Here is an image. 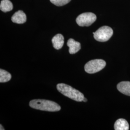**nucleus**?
I'll return each instance as SVG.
<instances>
[{
	"label": "nucleus",
	"instance_id": "nucleus-1",
	"mask_svg": "<svg viewBox=\"0 0 130 130\" xmlns=\"http://www.w3.org/2000/svg\"><path fill=\"white\" fill-rule=\"evenodd\" d=\"M29 106L33 108L42 111H58L61 107L55 102L44 99H34L30 101Z\"/></svg>",
	"mask_w": 130,
	"mask_h": 130
},
{
	"label": "nucleus",
	"instance_id": "nucleus-2",
	"mask_svg": "<svg viewBox=\"0 0 130 130\" xmlns=\"http://www.w3.org/2000/svg\"><path fill=\"white\" fill-rule=\"evenodd\" d=\"M57 90L62 94L77 102L84 100V94L79 91L65 84H58L56 86Z\"/></svg>",
	"mask_w": 130,
	"mask_h": 130
},
{
	"label": "nucleus",
	"instance_id": "nucleus-3",
	"mask_svg": "<svg viewBox=\"0 0 130 130\" xmlns=\"http://www.w3.org/2000/svg\"><path fill=\"white\" fill-rule=\"evenodd\" d=\"M106 63L102 59H94L89 61L84 66L85 71L89 74H93L103 70Z\"/></svg>",
	"mask_w": 130,
	"mask_h": 130
},
{
	"label": "nucleus",
	"instance_id": "nucleus-4",
	"mask_svg": "<svg viewBox=\"0 0 130 130\" xmlns=\"http://www.w3.org/2000/svg\"><path fill=\"white\" fill-rule=\"evenodd\" d=\"M113 33V29L108 26H103L95 32H93V37L98 42H107L111 37Z\"/></svg>",
	"mask_w": 130,
	"mask_h": 130
},
{
	"label": "nucleus",
	"instance_id": "nucleus-5",
	"mask_svg": "<svg viewBox=\"0 0 130 130\" xmlns=\"http://www.w3.org/2000/svg\"><path fill=\"white\" fill-rule=\"evenodd\" d=\"M96 19V16L91 12L84 13L79 14L76 19V22L80 27H88L93 23Z\"/></svg>",
	"mask_w": 130,
	"mask_h": 130
},
{
	"label": "nucleus",
	"instance_id": "nucleus-6",
	"mask_svg": "<svg viewBox=\"0 0 130 130\" xmlns=\"http://www.w3.org/2000/svg\"><path fill=\"white\" fill-rule=\"evenodd\" d=\"M11 20L14 23L23 24L26 22L27 17L26 14L21 10L16 12L12 17Z\"/></svg>",
	"mask_w": 130,
	"mask_h": 130
},
{
	"label": "nucleus",
	"instance_id": "nucleus-7",
	"mask_svg": "<svg viewBox=\"0 0 130 130\" xmlns=\"http://www.w3.org/2000/svg\"><path fill=\"white\" fill-rule=\"evenodd\" d=\"M67 45L69 47V53L70 54H75L81 48L80 43L79 42L75 41L73 39H70L67 42Z\"/></svg>",
	"mask_w": 130,
	"mask_h": 130
},
{
	"label": "nucleus",
	"instance_id": "nucleus-8",
	"mask_svg": "<svg viewBox=\"0 0 130 130\" xmlns=\"http://www.w3.org/2000/svg\"><path fill=\"white\" fill-rule=\"evenodd\" d=\"M52 42L54 47L56 49H61L64 43V38L61 34H57L53 38Z\"/></svg>",
	"mask_w": 130,
	"mask_h": 130
},
{
	"label": "nucleus",
	"instance_id": "nucleus-9",
	"mask_svg": "<svg viewBox=\"0 0 130 130\" xmlns=\"http://www.w3.org/2000/svg\"><path fill=\"white\" fill-rule=\"evenodd\" d=\"M117 89L122 93L130 96V82H121L117 85Z\"/></svg>",
	"mask_w": 130,
	"mask_h": 130
},
{
	"label": "nucleus",
	"instance_id": "nucleus-10",
	"mask_svg": "<svg viewBox=\"0 0 130 130\" xmlns=\"http://www.w3.org/2000/svg\"><path fill=\"white\" fill-rule=\"evenodd\" d=\"M114 129L115 130H128L129 129V125L125 120L120 119L115 122Z\"/></svg>",
	"mask_w": 130,
	"mask_h": 130
},
{
	"label": "nucleus",
	"instance_id": "nucleus-11",
	"mask_svg": "<svg viewBox=\"0 0 130 130\" xmlns=\"http://www.w3.org/2000/svg\"><path fill=\"white\" fill-rule=\"evenodd\" d=\"M0 9L4 12H9L13 9V5L9 0H2L1 2Z\"/></svg>",
	"mask_w": 130,
	"mask_h": 130
},
{
	"label": "nucleus",
	"instance_id": "nucleus-12",
	"mask_svg": "<svg viewBox=\"0 0 130 130\" xmlns=\"http://www.w3.org/2000/svg\"><path fill=\"white\" fill-rule=\"evenodd\" d=\"M11 75L5 70H0V83H6L11 79Z\"/></svg>",
	"mask_w": 130,
	"mask_h": 130
},
{
	"label": "nucleus",
	"instance_id": "nucleus-13",
	"mask_svg": "<svg viewBox=\"0 0 130 130\" xmlns=\"http://www.w3.org/2000/svg\"><path fill=\"white\" fill-rule=\"evenodd\" d=\"M50 2L54 5L58 6H61L68 4L71 0H50Z\"/></svg>",
	"mask_w": 130,
	"mask_h": 130
},
{
	"label": "nucleus",
	"instance_id": "nucleus-14",
	"mask_svg": "<svg viewBox=\"0 0 130 130\" xmlns=\"http://www.w3.org/2000/svg\"><path fill=\"white\" fill-rule=\"evenodd\" d=\"M83 101L84 102H86L87 101V99L86 98H84V100H83Z\"/></svg>",
	"mask_w": 130,
	"mask_h": 130
},
{
	"label": "nucleus",
	"instance_id": "nucleus-15",
	"mask_svg": "<svg viewBox=\"0 0 130 130\" xmlns=\"http://www.w3.org/2000/svg\"><path fill=\"white\" fill-rule=\"evenodd\" d=\"M0 126H1V129H0V130H5V129H4V128H3V127L2 125V124H1V125H0Z\"/></svg>",
	"mask_w": 130,
	"mask_h": 130
}]
</instances>
